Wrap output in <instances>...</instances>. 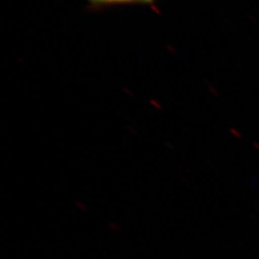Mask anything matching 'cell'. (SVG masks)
<instances>
[{
  "mask_svg": "<svg viewBox=\"0 0 259 259\" xmlns=\"http://www.w3.org/2000/svg\"><path fill=\"white\" fill-rule=\"evenodd\" d=\"M108 227L112 230V231H115V232H119L121 230V227L115 222H109L108 223Z\"/></svg>",
  "mask_w": 259,
  "mask_h": 259,
  "instance_id": "2",
  "label": "cell"
},
{
  "mask_svg": "<svg viewBox=\"0 0 259 259\" xmlns=\"http://www.w3.org/2000/svg\"><path fill=\"white\" fill-rule=\"evenodd\" d=\"M75 205H76V207H78L82 211H87L88 210V206L83 204V202H76Z\"/></svg>",
  "mask_w": 259,
  "mask_h": 259,
  "instance_id": "3",
  "label": "cell"
},
{
  "mask_svg": "<svg viewBox=\"0 0 259 259\" xmlns=\"http://www.w3.org/2000/svg\"><path fill=\"white\" fill-rule=\"evenodd\" d=\"M93 5H115V4H152L156 0H89Z\"/></svg>",
  "mask_w": 259,
  "mask_h": 259,
  "instance_id": "1",
  "label": "cell"
}]
</instances>
